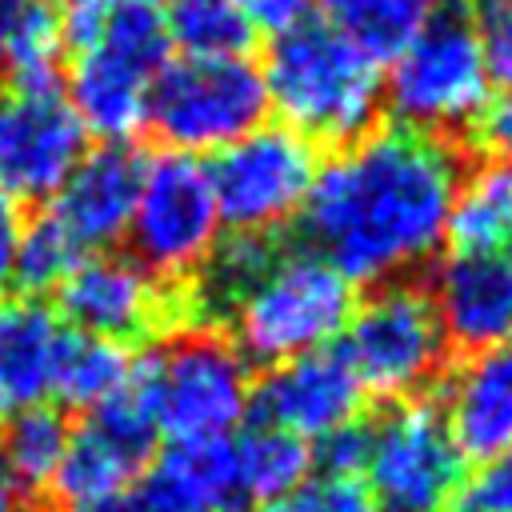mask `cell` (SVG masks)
I'll list each match as a JSON object with an SVG mask.
<instances>
[{
	"label": "cell",
	"instance_id": "3",
	"mask_svg": "<svg viewBox=\"0 0 512 512\" xmlns=\"http://www.w3.org/2000/svg\"><path fill=\"white\" fill-rule=\"evenodd\" d=\"M260 72L268 112L312 144L344 148L368 136L384 112V68L320 16L276 32Z\"/></svg>",
	"mask_w": 512,
	"mask_h": 512
},
{
	"label": "cell",
	"instance_id": "22",
	"mask_svg": "<svg viewBox=\"0 0 512 512\" xmlns=\"http://www.w3.org/2000/svg\"><path fill=\"white\" fill-rule=\"evenodd\" d=\"M232 464L240 500L268 504L312 476V444L256 420L232 436Z\"/></svg>",
	"mask_w": 512,
	"mask_h": 512
},
{
	"label": "cell",
	"instance_id": "20",
	"mask_svg": "<svg viewBox=\"0 0 512 512\" xmlns=\"http://www.w3.org/2000/svg\"><path fill=\"white\" fill-rule=\"evenodd\" d=\"M444 244L452 252H500L512 244V164L488 156L468 172L460 168Z\"/></svg>",
	"mask_w": 512,
	"mask_h": 512
},
{
	"label": "cell",
	"instance_id": "1",
	"mask_svg": "<svg viewBox=\"0 0 512 512\" xmlns=\"http://www.w3.org/2000/svg\"><path fill=\"white\" fill-rule=\"evenodd\" d=\"M460 156L448 140L372 128L320 160L300 212L304 248L352 284L404 280L444 248Z\"/></svg>",
	"mask_w": 512,
	"mask_h": 512
},
{
	"label": "cell",
	"instance_id": "10",
	"mask_svg": "<svg viewBox=\"0 0 512 512\" xmlns=\"http://www.w3.org/2000/svg\"><path fill=\"white\" fill-rule=\"evenodd\" d=\"M364 476L372 512H448L464 484V456L440 408L412 396L368 424Z\"/></svg>",
	"mask_w": 512,
	"mask_h": 512
},
{
	"label": "cell",
	"instance_id": "4",
	"mask_svg": "<svg viewBox=\"0 0 512 512\" xmlns=\"http://www.w3.org/2000/svg\"><path fill=\"white\" fill-rule=\"evenodd\" d=\"M356 308V284L320 260L312 248H276L232 308V344L248 364L272 368L320 348H332Z\"/></svg>",
	"mask_w": 512,
	"mask_h": 512
},
{
	"label": "cell",
	"instance_id": "9",
	"mask_svg": "<svg viewBox=\"0 0 512 512\" xmlns=\"http://www.w3.org/2000/svg\"><path fill=\"white\" fill-rule=\"evenodd\" d=\"M224 236L212 176L200 156L160 152L144 160L136 208L128 220L132 260L160 284L192 280Z\"/></svg>",
	"mask_w": 512,
	"mask_h": 512
},
{
	"label": "cell",
	"instance_id": "7",
	"mask_svg": "<svg viewBox=\"0 0 512 512\" xmlns=\"http://www.w3.org/2000/svg\"><path fill=\"white\" fill-rule=\"evenodd\" d=\"M268 116L264 72L252 56H176L168 60L144 108V128L168 152L216 156Z\"/></svg>",
	"mask_w": 512,
	"mask_h": 512
},
{
	"label": "cell",
	"instance_id": "6",
	"mask_svg": "<svg viewBox=\"0 0 512 512\" xmlns=\"http://www.w3.org/2000/svg\"><path fill=\"white\" fill-rule=\"evenodd\" d=\"M492 76L476 20L444 8L384 72V108L400 128L448 140L476 128L488 108Z\"/></svg>",
	"mask_w": 512,
	"mask_h": 512
},
{
	"label": "cell",
	"instance_id": "38",
	"mask_svg": "<svg viewBox=\"0 0 512 512\" xmlns=\"http://www.w3.org/2000/svg\"><path fill=\"white\" fill-rule=\"evenodd\" d=\"M480 4H492V0H480Z\"/></svg>",
	"mask_w": 512,
	"mask_h": 512
},
{
	"label": "cell",
	"instance_id": "39",
	"mask_svg": "<svg viewBox=\"0 0 512 512\" xmlns=\"http://www.w3.org/2000/svg\"><path fill=\"white\" fill-rule=\"evenodd\" d=\"M220 512H228V508H220Z\"/></svg>",
	"mask_w": 512,
	"mask_h": 512
},
{
	"label": "cell",
	"instance_id": "21",
	"mask_svg": "<svg viewBox=\"0 0 512 512\" xmlns=\"http://www.w3.org/2000/svg\"><path fill=\"white\" fill-rule=\"evenodd\" d=\"M448 4L444 0H324V20L372 64H392Z\"/></svg>",
	"mask_w": 512,
	"mask_h": 512
},
{
	"label": "cell",
	"instance_id": "27",
	"mask_svg": "<svg viewBox=\"0 0 512 512\" xmlns=\"http://www.w3.org/2000/svg\"><path fill=\"white\" fill-rule=\"evenodd\" d=\"M80 248L48 220L36 216L20 228V244H16V284L32 296L40 292H56L64 284V276L80 264Z\"/></svg>",
	"mask_w": 512,
	"mask_h": 512
},
{
	"label": "cell",
	"instance_id": "37",
	"mask_svg": "<svg viewBox=\"0 0 512 512\" xmlns=\"http://www.w3.org/2000/svg\"><path fill=\"white\" fill-rule=\"evenodd\" d=\"M504 260H508V264H512V244H508V256H504Z\"/></svg>",
	"mask_w": 512,
	"mask_h": 512
},
{
	"label": "cell",
	"instance_id": "8",
	"mask_svg": "<svg viewBox=\"0 0 512 512\" xmlns=\"http://www.w3.org/2000/svg\"><path fill=\"white\" fill-rule=\"evenodd\" d=\"M336 352L352 368L364 396L396 404L420 396L432 380H440L448 336L436 320L432 296L420 284L388 280L356 300Z\"/></svg>",
	"mask_w": 512,
	"mask_h": 512
},
{
	"label": "cell",
	"instance_id": "5",
	"mask_svg": "<svg viewBox=\"0 0 512 512\" xmlns=\"http://www.w3.org/2000/svg\"><path fill=\"white\" fill-rule=\"evenodd\" d=\"M132 384L172 444L228 440L252 416V364L212 328H188L136 360Z\"/></svg>",
	"mask_w": 512,
	"mask_h": 512
},
{
	"label": "cell",
	"instance_id": "35",
	"mask_svg": "<svg viewBox=\"0 0 512 512\" xmlns=\"http://www.w3.org/2000/svg\"><path fill=\"white\" fill-rule=\"evenodd\" d=\"M16 0H0V72H4V44H8V20H12Z\"/></svg>",
	"mask_w": 512,
	"mask_h": 512
},
{
	"label": "cell",
	"instance_id": "31",
	"mask_svg": "<svg viewBox=\"0 0 512 512\" xmlns=\"http://www.w3.org/2000/svg\"><path fill=\"white\" fill-rule=\"evenodd\" d=\"M476 32H480L488 76L512 92V0L484 4L480 20H476Z\"/></svg>",
	"mask_w": 512,
	"mask_h": 512
},
{
	"label": "cell",
	"instance_id": "28",
	"mask_svg": "<svg viewBox=\"0 0 512 512\" xmlns=\"http://www.w3.org/2000/svg\"><path fill=\"white\" fill-rule=\"evenodd\" d=\"M260 512H372V500L356 476H308L280 500L260 504Z\"/></svg>",
	"mask_w": 512,
	"mask_h": 512
},
{
	"label": "cell",
	"instance_id": "14",
	"mask_svg": "<svg viewBox=\"0 0 512 512\" xmlns=\"http://www.w3.org/2000/svg\"><path fill=\"white\" fill-rule=\"evenodd\" d=\"M156 424L128 380L112 400L88 408V420L68 436L64 460L52 476V492L60 508H76L100 496L128 488L156 452Z\"/></svg>",
	"mask_w": 512,
	"mask_h": 512
},
{
	"label": "cell",
	"instance_id": "29",
	"mask_svg": "<svg viewBox=\"0 0 512 512\" xmlns=\"http://www.w3.org/2000/svg\"><path fill=\"white\" fill-rule=\"evenodd\" d=\"M456 512H512V452L480 460V468L460 484Z\"/></svg>",
	"mask_w": 512,
	"mask_h": 512
},
{
	"label": "cell",
	"instance_id": "11",
	"mask_svg": "<svg viewBox=\"0 0 512 512\" xmlns=\"http://www.w3.org/2000/svg\"><path fill=\"white\" fill-rule=\"evenodd\" d=\"M316 168V144L284 124H260L256 132L220 148L208 176L224 232L272 236L288 220H300Z\"/></svg>",
	"mask_w": 512,
	"mask_h": 512
},
{
	"label": "cell",
	"instance_id": "30",
	"mask_svg": "<svg viewBox=\"0 0 512 512\" xmlns=\"http://www.w3.org/2000/svg\"><path fill=\"white\" fill-rule=\"evenodd\" d=\"M368 460V424L352 420L332 428L328 436L312 440V464H320V476H360Z\"/></svg>",
	"mask_w": 512,
	"mask_h": 512
},
{
	"label": "cell",
	"instance_id": "18",
	"mask_svg": "<svg viewBox=\"0 0 512 512\" xmlns=\"http://www.w3.org/2000/svg\"><path fill=\"white\" fill-rule=\"evenodd\" d=\"M428 296L448 344L480 352L512 340V264L500 252H452Z\"/></svg>",
	"mask_w": 512,
	"mask_h": 512
},
{
	"label": "cell",
	"instance_id": "36",
	"mask_svg": "<svg viewBox=\"0 0 512 512\" xmlns=\"http://www.w3.org/2000/svg\"><path fill=\"white\" fill-rule=\"evenodd\" d=\"M0 512H16V488L0 476Z\"/></svg>",
	"mask_w": 512,
	"mask_h": 512
},
{
	"label": "cell",
	"instance_id": "15",
	"mask_svg": "<svg viewBox=\"0 0 512 512\" xmlns=\"http://www.w3.org/2000/svg\"><path fill=\"white\" fill-rule=\"evenodd\" d=\"M364 388L336 348H320L284 364H272L252 384V412L260 424L292 432L300 440H320L340 424L360 420Z\"/></svg>",
	"mask_w": 512,
	"mask_h": 512
},
{
	"label": "cell",
	"instance_id": "23",
	"mask_svg": "<svg viewBox=\"0 0 512 512\" xmlns=\"http://www.w3.org/2000/svg\"><path fill=\"white\" fill-rule=\"evenodd\" d=\"M132 368H136V360L124 344H112V340L68 328L64 344H60V356H56L52 396L60 404H72V408L88 412V408L112 400L132 380Z\"/></svg>",
	"mask_w": 512,
	"mask_h": 512
},
{
	"label": "cell",
	"instance_id": "13",
	"mask_svg": "<svg viewBox=\"0 0 512 512\" xmlns=\"http://www.w3.org/2000/svg\"><path fill=\"white\" fill-rule=\"evenodd\" d=\"M84 152L88 132L64 88L0 92V192L12 204L48 200Z\"/></svg>",
	"mask_w": 512,
	"mask_h": 512
},
{
	"label": "cell",
	"instance_id": "26",
	"mask_svg": "<svg viewBox=\"0 0 512 512\" xmlns=\"http://www.w3.org/2000/svg\"><path fill=\"white\" fill-rule=\"evenodd\" d=\"M60 20L56 4L16 0L4 44V72L16 88H60Z\"/></svg>",
	"mask_w": 512,
	"mask_h": 512
},
{
	"label": "cell",
	"instance_id": "25",
	"mask_svg": "<svg viewBox=\"0 0 512 512\" xmlns=\"http://www.w3.org/2000/svg\"><path fill=\"white\" fill-rule=\"evenodd\" d=\"M164 28L180 56H248L256 40L236 0H164Z\"/></svg>",
	"mask_w": 512,
	"mask_h": 512
},
{
	"label": "cell",
	"instance_id": "16",
	"mask_svg": "<svg viewBox=\"0 0 512 512\" xmlns=\"http://www.w3.org/2000/svg\"><path fill=\"white\" fill-rule=\"evenodd\" d=\"M144 156L132 144H100L80 156V164L64 176V184L48 196L44 212L84 256L108 252L128 236V220L140 192Z\"/></svg>",
	"mask_w": 512,
	"mask_h": 512
},
{
	"label": "cell",
	"instance_id": "19",
	"mask_svg": "<svg viewBox=\"0 0 512 512\" xmlns=\"http://www.w3.org/2000/svg\"><path fill=\"white\" fill-rule=\"evenodd\" d=\"M68 324L36 296L0 300V412L16 416L52 396L56 356Z\"/></svg>",
	"mask_w": 512,
	"mask_h": 512
},
{
	"label": "cell",
	"instance_id": "12",
	"mask_svg": "<svg viewBox=\"0 0 512 512\" xmlns=\"http://www.w3.org/2000/svg\"><path fill=\"white\" fill-rule=\"evenodd\" d=\"M60 320L76 332L132 344L184 320L180 288L168 292L144 264L120 252H88L56 288Z\"/></svg>",
	"mask_w": 512,
	"mask_h": 512
},
{
	"label": "cell",
	"instance_id": "2",
	"mask_svg": "<svg viewBox=\"0 0 512 512\" xmlns=\"http://www.w3.org/2000/svg\"><path fill=\"white\" fill-rule=\"evenodd\" d=\"M56 20L64 48L76 52L64 92L72 112L88 136L128 144L144 128L148 88L172 52L164 0H64Z\"/></svg>",
	"mask_w": 512,
	"mask_h": 512
},
{
	"label": "cell",
	"instance_id": "17",
	"mask_svg": "<svg viewBox=\"0 0 512 512\" xmlns=\"http://www.w3.org/2000/svg\"><path fill=\"white\" fill-rule=\"evenodd\" d=\"M440 416L468 460H492L512 452V340L468 352L448 376Z\"/></svg>",
	"mask_w": 512,
	"mask_h": 512
},
{
	"label": "cell",
	"instance_id": "32",
	"mask_svg": "<svg viewBox=\"0 0 512 512\" xmlns=\"http://www.w3.org/2000/svg\"><path fill=\"white\" fill-rule=\"evenodd\" d=\"M476 128H480V140L488 144V152H492L496 160L512 164V92L488 100V108H484V116L476 120Z\"/></svg>",
	"mask_w": 512,
	"mask_h": 512
},
{
	"label": "cell",
	"instance_id": "33",
	"mask_svg": "<svg viewBox=\"0 0 512 512\" xmlns=\"http://www.w3.org/2000/svg\"><path fill=\"white\" fill-rule=\"evenodd\" d=\"M236 4L248 12V20H252L256 28L284 32V28L300 24V20H308L316 0H236Z\"/></svg>",
	"mask_w": 512,
	"mask_h": 512
},
{
	"label": "cell",
	"instance_id": "24",
	"mask_svg": "<svg viewBox=\"0 0 512 512\" xmlns=\"http://www.w3.org/2000/svg\"><path fill=\"white\" fill-rule=\"evenodd\" d=\"M68 424L52 408H24L8 420L0 432V476L16 492H40L52 484L64 448H68Z\"/></svg>",
	"mask_w": 512,
	"mask_h": 512
},
{
	"label": "cell",
	"instance_id": "34",
	"mask_svg": "<svg viewBox=\"0 0 512 512\" xmlns=\"http://www.w3.org/2000/svg\"><path fill=\"white\" fill-rule=\"evenodd\" d=\"M20 212L16 204L0 192V300L16 284V244H20Z\"/></svg>",
	"mask_w": 512,
	"mask_h": 512
}]
</instances>
